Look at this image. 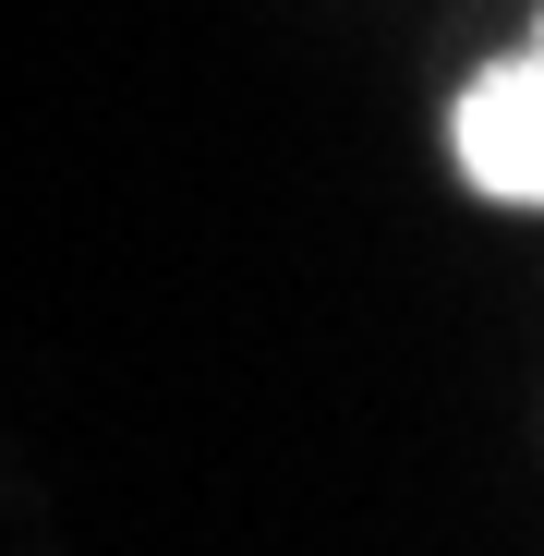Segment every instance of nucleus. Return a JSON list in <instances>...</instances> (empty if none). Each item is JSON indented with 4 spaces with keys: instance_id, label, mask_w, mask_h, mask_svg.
<instances>
[{
    "instance_id": "1",
    "label": "nucleus",
    "mask_w": 544,
    "mask_h": 556,
    "mask_svg": "<svg viewBox=\"0 0 544 556\" xmlns=\"http://www.w3.org/2000/svg\"><path fill=\"white\" fill-rule=\"evenodd\" d=\"M447 181L496 218L544 206V37L532 25L447 85Z\"/></svg>"
}]
</instances>
